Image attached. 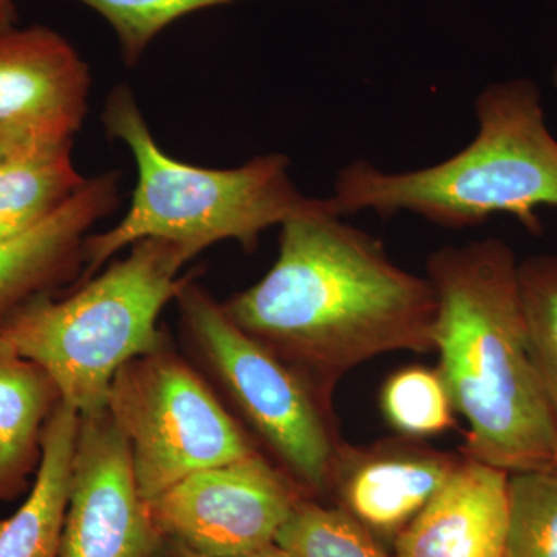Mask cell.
<instances>
[{
    "label": "cell",
    "instance_id": "6da1fadb",
    "mask_svg": "<svg viewBox=\"0 0 557 557\" xmlns=\"http://www.w3.org/2000/svg\"><path fill=\"white\" fill-rule=\"evenodd\" d=\"M222 307L330 401L370 359L434 350L437 295L429 278L398 267L376 237L333 211L285 222L273 267Z\"/></svg>",
    "mask_w": 557,
    "mask_h": 557
},
{
    "label": "cell",
    "instance_id": "7a4b0ae2",
    "mask_svg": "<svg viewBox=\"0 0 557 557\" xmlns=\"http://www.w3.org/2000/svg\"><path fill=\"white\" fill-rule=\"evenodd\" d=\"M434 350L454 409L467 420L458 454L511 472L557 468V423L531 354L519 262L504 240L432 252Z\"/></svg>",
    "mask_w": 557,
    "mask_h": 557
},
{
    "label": "cell",
    "instance_id": "3957f363",
    "mask_svg": "<svg viewBox=\"0 0 557 557\" xmlns=\"http://www.w3.org/2000/svg\"><path fill=\"white\" fill-rule=\"evenodd\" d=\"M475 138L437 164L387 172L357 160L339 171L330 199L341 218L410 212L443 228L463 230L505 214L541 233L537 209H557V139L539 87L528 78L490 84L475 101Z\"/></svg>",
    "mask_w": 557,
    "mask_h": 557
},
{
    "label": "cell",
    "instance_id": "277c9868",
    "mask_svg": "<svg viewBox=\"0 0 557 557\" xmlns=\"http://www.w3.org/2000/svg\"><path fill=\"white\" fill-rule=\"evenodd\" d=\"M102 123L110 138L131 150L137 185L123 219L84 242L79 284L139 240L172 242L193 259L223 240L237 242L251 252L271 226L317 212L339 214L330 197L300 193L284 153L255 157L230 170L174 159L153 138L134 91L124 84L110 91Z\"/></svg>",
    "mask_w": 557,
    "mask_h": 557
},
{
    "label": "cell",
    "instance_id": "5b68a950",
    "mask_svg": "<svg viewBox=\"0 0 557 557\" xmlns=\"http://www.w3.org/2000/svg\"><path fill=\"white\" fill-rule=\"evenodd\" d=\"M127 249L67 296H38L0 324V335L49 373L79 416L106 409L123 366L170 343L161 314L196 277L182 274L193 258L172 242Z\"/></svg>",
    "mask_w": 557,
    "mask_h": 557
},
{
    "label": "cell",
    "instance_id": "8992f818",
    "mask_svg": "<svg viewBox=\"0 0 557 557\" xmlns=\"http://www.w3.org/2000/svg\"><path fill=\"white\" fill-rule=\"evenodd\" d=\"M186 357L259 449L309 498L329 496L343 440L333 401L231 321L196 277L175 299Z\"/></svg>",
    "mask_w": 557,
    "mask_h": 557
},
{
    "label": "cell",
    "instance_id": "52a82bcc",
    "mask_svg": "<svg viewBox=\"0 0 557 557\" xmlns=\"http://www.w3.org/2000/svg\"><path fill=\"white\" fill-rule=\"evenodd\" d=\"M106 409L126 440L146 502L194 472L260 450L218 392L171 341L120 369L110 384Z\"/></svg>",
    "mask_w": 557,
    "mask_h": 557
},
{
    "label": "cell",
    "instance_id": "ba28073f",
    "mask_svg": "<svg viewBox=\"0 0 557 557\" xmlns=\"http://www.w3.org/2000/svg\"><path fill=\"white\" fill-rule=\"evenodd\" d=\"M306 494L262 450L194 472L148 502L161 536L211 556H240L276 545Z\"/></svg>",
    "mask_w": 557,
    "mask_h": 557
},
{
    "label": "cell",
    "instance_id": "9c48e42d",
    "mask_svg": "<svg viewBox=\"0 0 557 557\" xmlns=\"http://www.w3.org/2000/svg\"><path fill=\"white\" fill-rule=\"evenodd\" d=\"M164 542L108 409L79 416L60 557H160Z\"/></svg>",
    "mask_w": 557,
    "mask_h": 557
},
{
    "label": "cell",
    "instance_id": "30bf717a",
    "mask_svg": "<svg viewBox=\"0 0 557 557\" xmlns=\"http://www.w3.org/2000/svg\"><path fill=\"white\" fill-rule=\"evenodd\" d=\"M461 458L403 435L368 446L344 442L330 475L329 496L384 547H394L453 478Z\"/></svg>",
    "mask_w": 557,
    "mask_h": 557
},
{
    "label": "cell",
    "instance_id": "8fae6325",
    "mask_svg": "<svg viewBox=\"0 0 557 557\" xmlns=\"http://www.w3.org/2000/svg\"><path fill=\"white\" fill-rule=\"evenodd\" d=\"M90 69L75 47L44 25L0 32V123L75 137L89 112Z\"/></svg>",
    "mask_w": 557,
    "mask_h": 557
},
{
    "label": "cell",
    "instance_id": "7c38bea8",
    "mask_svg": "<svg viewBox=\"0 0 557 557\" xmlns=\"http://www.w3.org/2000/svg\"><path fill=\"white\" fill-rule=\"evenodd\" d=\"M120 172L87 180L51 218L0 242V324L42 295H57L83 274L84 242L120 205Z\"/></svg>",
    "mask_w": 557,
    "mask_h": 557
},
{
    "label": "cell",
    "instance_id": "4fadbf2b",
    "mask_svg": "<svg viewBox=\"0 0 557 557\" xmlns=\"http://www.w3.org/2000/svg\"><path fill=\"white\" fill-rule=\"evenodd\" d=\"M508 475L461 458L448 483L399 534L392 557H504Z\"/></svg>",
    "mask_w": 557,
    "mask_h": 557
},
{
    "label": "cell",
    "instance_id": "5bb4252c",
    "mask_svg": "<svg viewBox=\"0 0 557 557\" xmlns=\"http://www.w3.org/2000/svg\"><path fill=\"white\" fill-rule=\"evenodd\" d=\"M78 431V410L61 399L44 428L30 493L13 516L0 519V557H60Z\"/></svg>",
    "mask_w": 557,
    "mask_h": 557
},
{
    "label": "cell",
    "instance_id": "9a60e30c",
    "mask_svg": "<svg viewBox=\"0 0 557 557\" xmlns=\"http://www.w3.org/2000/svg\"><path fill=\"white\" fill-rule=\"evenodd\" d=\"M60 403L49 373L0 335V504L30 487L44 428Z\"/></svg>",
    "mask_w": 557,
    "mask_h": 557
},
{
    "label": "cell",
    "instance_id": "2e32d148",
    "mask_svg": "<svg viewBox=\"0 0 557 557\" xmlns=\"http://www.w3.org/2000/svg\"><path fill=\"white\" fill-rule=\"evenodd\" d=\"M73 139H40L0 168V242L35 228L86 185Z\"/></svg>",
    "mask_w": 557,
    "mask_h": 557
},
{
    "label": "cell",
    "instance_id": "e0dca14e",
    "mask_svg": "<svg viewBox=\"0 0 557 557\" xmlns=\"http://www.w3.org/2000/svg\"><path fill=\"white\" fill-rule=\"evenodd\" d=\"M287 557H392L388 549L343 508L302 498L278 531Z\"/></svg>",
    "mask_w": 557,
    "mask_h": 557
},
{
    "label": "cell",
    "instance_id": "ac0fdd59",
    "mask_svg": "<svg viewBox=\"0 0 557 557\" xmlns=\"http://www.w3.org/2000/svg\"><path fill=\"white\" fill-rule=\"evenodd\" d=\"M504 557H557V468L508 475Z\"/></svg>",
    "mask_w": 557,
    "mask_h": 557
},
{
    "label": "cell",
    "instance_id": "d6986e66",
    "mask_svg": "<svg viewBox=\"0 0 557 557\" xmlns=\"http://www.w3.org/2000/svg\"><path fill=\"white\" fill-rule=\"evenodd\" d=\"M381 410L403 437L423 440L449 431L453 399L438 369L410 366L392 373L381 391Z\"/></svg>",
    "mask_w": 557,
    "mask_h": 557
},
{
    "label": "cell",
    "instance_id": "ffe728a7",
    "mask_svg": "<svg viewBox=\"0 0 557 557\" xmlns=\"http://www.w3.org/2000/svg\"><path fill=\"white\" fill-rule=\"evenodd\" d=\"M519 284L531 354L557 423V256L519 262Z\"/></svg>",
    "mask_w": 557,
    "mask_h": 557
},
{
    "label": "cell",
    "instance_id": "44dd1931",
    "mask_svg": "<svg viewBox=\"0 0 557 557\" xmlns=\"http://www.w3.org/2000/svg\"><path fill=\"white\" fill-rule=\"evenodd\" d=\"M108 22L126 65L138 64L152 40L171 24L196 11L240 0H76Z\"/></svg>",
    "mask_w": 557,
    "mask_h": 557
},
{
    "label": "cell",
    "instance_id": "7402d4cb",
    "mask_svg": "<svg viewBox=\"0 0 557 557\" xmlns=\"http://www.w3.org/2000/svg\"><path fill=\"white\" fill-rule=\"evenodd\" d=\"M69 137L24 123H0V168L9 163L22 150L46 138ZM75 138V137H72Z\"/></svg>",
    "mask_w": 557,
    "mask_h": 557
},
{
    "label": "cell",
    "instance_id": "603a6c76",
    "mask_svg": "<svg viewBox=\"0 0 557 557\" xmlns=\"http://www.w3.org/2000/svg\"><path fill=\"white\" fill-rule=\"evenodd\" d=\"M160 557H287L284 553L281 552L273 545V547L260 549V552L249 553V555H240V556H211L203 555V553L194 552V549H189L183 547V545L175 544V542L166 541L164 542L163 553H161Z\"/></svg>",
    "mask_w": 557,
    "mask_h": 557
},
{
    "label": "cell",
    "instance_id": "cb8c5ba5",
    "mask_svg": "<svg viewBox=\"0 0 557 557\" xmlns=\"http://www.w3.org/2000/svg\"><path fill=\"white\" fill-rule=\"evenodd\" d=\"M17 27V9L14 0H0V32Z\"/></svg>",
    "mask_w": 557,
    "mask_h": 557
},
{
    "label": "cell",
    "instance_id": "d4e9b609",
    "mask_svg": "<svg viewBox=\"0 0 557 557\" xmlns=\"http://www.w3.org/2000/svg\"><path fill=\"white\" fill-rule=\"evenodd\" d=\"M553 86H555V89L557 90V67L555 69V72H553Z\"/></svg>",
    "mask_w": 557,
    "mask_h": 557
}]
</instances>
